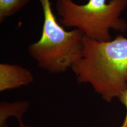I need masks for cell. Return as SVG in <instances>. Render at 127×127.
<instances>
[{
	"instance_id": "cell-2",
	"label": "cell",
	"mask_w": 127,
	"mask_h": 127,
	"mask_svg": "<svg viewBox=\"0 0 127 127\" xmlns=\"http://www.w3.org/2000/svg\"><path fill=\"white\" fill-rule=\"evenodd\" d=\"M44 13L42 34L37 42L28 47L31 56L38 66L52 74L71 68L81 55L84 35L77 28L65 30L57 21L50 0H39Z\"/></svg>"
},
{
	"instance_id": "cell-8",
	"label": "cell",
	"mask_w": 127,
	"mask_h": 127,
	"mask_svg": "<svg viewBox=\"0 0 127 127\" xmlns=\"http://www.w3.org/2000/svg\"><path fill=\"white\" fill-rule=\"evenodd\" d=\"M19 127H29V126H28V125H25L23 122V123H20V126H19Z\"/></svg>"
},
{
	"instance_id": "cell-3",
	"label": "cell",
	"mask_w": 127,
	"mask_h": 127,
	"mask_svg": "<svg viewBox=\"0 0 127 127\" xmlns=\"http://www.w3.org/2000/svg\"><path fill=\"white\" fill-rule=\"evenodd\" d=\"M127 0H89L78 5L72 0H56V9L63 27H76L89 38L100 42L111 40L109 30L124 32L127 24L120 18Z\"/></svg>"
},
{
	"instance_id": "cell-4",
	"label": "cell",
	"mask_w": 127,
	"mask_h": 127,
	"mask_svg": "<svg viewBox=\"0 0 127 127\" xmlns=\"http://www.w3.org/2000/svg\"><path fill=\"white\" fill-rule=\"evenodd\" d=\"M34 81L32 73L17 64H0V91L27 86Z\"/></svg>"
},
{
	"instance_id": "cell-5",
	"label": "cell",
	"mask_w": 127,
	"mask_h": 127,
	"mask_svg": "<svg viewBox=\"0 0 127 127\" xmlns=\"http://www.w3.org/2000/svg\"><path fill=\"white\" fill-rule=\"evenodd\" d=\"M30 103L27 101L12 102L1 101L0 103V127H8V119L15 117L19 123L23 122V115L29 109Z\"/></svg>"
},
{
	"instance_id": "cell-6",
	"label": "cell",
	"mask_w": 127,
	"mask_h": 127,
	"mask_svg": "<svg viewBox=\"0 0 127 127\" xmlns=\"http://www.w3.org/2000/svg\"><path fill=\"white\" fill-rule=\"evenodd\" d=\"M31 0H0V22L17 13Z\"/></svg>"
},
{
	"instance_id": "cell-1",
	"label": "cell",
	"mask_w": 127,
	"mask_h": 127,
	"mask_svg": "<svg viewBox=\"0 0 127 127\" xmlns=\"http://www.w3.org/2000/svg\"><path fill=\"white\" fill-rule=\"evenodd\" d=\"M81 55L71 68L78 84H89L111 102L127 89V38L100 42L84 36Z\"/></svg>"
},
{
	"instance_id": "cell-7",
	"label": "cell",
	"mask_w": 127,
	"mask_h": 127,
	"mask_svg": "<svg viewBox=\"0 0 127 127\" xmlns=\"http://www.w3.org/2000/svg\"><path fill=\"white\" fill-rule=\"evenodd\" d=\"M119 99L121 102L123 104L126 108V115H125V119L124 120L123 123L121 125L120 127H127V89L123 93V94L121 95L119 98Z\"/></svg>"
}]
</instances>
